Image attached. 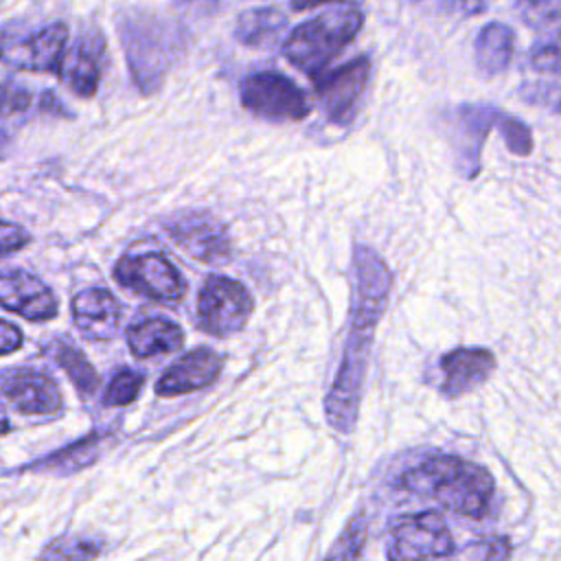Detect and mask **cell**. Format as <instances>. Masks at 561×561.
I'll list each match as a JSON object with an SVG mask.
<instances>
[{
    "label": "cell",
    "instance_id": "cell-1",
    "mask_svg": "<svg viewBox=\"0 0 561 561\" xmlns=\"http://www.w3.org/2000/svg\"><path fill=\"white\" fill-rule=\"evenodd\" d=\"M353 296L342 362L324 399V414L333 430L348 434L355 427L359 399L377 324L388 307L392 274L386 261L364 243L353 250Z\"/></svg>",
    "mask_w": 561,
    "mask_h": 561
},
{
    "label": "cell",
    "instance_id": "cell-2",
    "mask_svg": "<svg viewBox=\"0 0 561 561\" xmlns=\"http://www.w3.org/2000/svg\"><path fill=\"white\" fill-rule=\"evenodd\" d=\"M401 484L471 519H482L489 513L495 491L493 478L484 467L454 454L423 458L401 476Z\"/></svg>",
    "mask_w": 561,
    "mask_h": 561
},
{
    "label": "cell",
    "instance_id": "cell-3",
    "mask_svg": "<svg viewBox=\"0 0 561 561\" xmlns=\"http://www.w3.org/2000/svg\"><path fill=\"white\" fill-rule=\"evenodd\" d=\"M118 33L136 88L145 94L156 92L182 48L178 28L149 13H129L121 20Z\"/></svg>",
    "mask_w": 561,
    "mask_h": 561
},
{
    "label": "cell",
    "instance_id": "cell-4",
    "mask_svg": "<svg viewBox=\"0 0 561 561\" xmlns=\"http://www.w3.org/2000/svg\"><path fill=\"white\" fill-rule=\"evenodd\" d=\"M364 13L355 7L324 11L298 24L283 44L285 59L318 79L327 66L355 39L362 31Z\"/></svg>",
    "mask_w": 561,
    "mask_h": 561
},
{
    "label": "cell",
    "instance_id": "cell-5",
    "mask_svg": "<svg viewBox=\"0 0 561 561\" xmlns=\"http://www.w3.org/2000/svg\"><path fill=\"white\" fill-rule=\"evenodd\" d=\"M239 96L248 112L274 123L302 121L311 112L307 94L291 79L274 70L248 75L239 85Z\"/></svg>",
    "mask_w": 561,
    "mask_h": 561
},
{
    "label": "cell",
    "instance_id": "cell-6",
    "mask_svg": "<svg viewBox=\"0 0 561 561\" xmlns=\"http://www.w3.org/2000/svg\"><path fill=\"white\" fill-rule=\"evenodd\" d=\"M454 548V537L438 513H405L392 522L388 561H436Z\"/></svg>",
    "mask_w": 561,
    "mask_h": 561
},
{
    "label": "cell",
    "instance_id": "cell-7",
    "mask_svg": "<svg viewBox=\"0 0 561 561\" xmlns=\"http://www.w3.org/2000/svg\"><path fill=\"white\" fill-rule=\"evenodd\" d=\"M254 309L250 291L234 278L208 276L197 296V320L199 327L215 335L228 337L241 331Z\"/></svg>",
    "mask_w": 561,
    "mask_h": 561
},
{
    "label": "cell",
    "instance_id": "cell-8",
    "mask_svg": "<svg viewBox=\"0 0 561 561\" xmlns=\"http://www.w3.org/2000/svg\"><path fill=\"white\" fill-rule=\"evenodd\" d=\"M114 280L160 305H175L186 294V280L180 270L156 252L123 256L114 265Z\"/></svg>",
    "mask_w": 561,
    "mask_h": 561
},
{
    "label": "cell",
    "instance_id": "cell-9",
    "mask_svg": "<svg viewBox=\"0 0 561 561\" xmlns=\"http://www.w3.org/2000/svg\"><path fill=\"white\" fill-rule=\"evenodd\" d=\"M370 70L368 57H355L316 79V94L331 123L348 125L355 118L370 81Z\"/></svg>",
    "mask_w": 561,
    "mask_h": 561
},
{
    "label": "cell",
    "instance_id": "cell-10",
    "mask_svg": "<svg viewBox=\"0 0 561 561\" xmlns=\"http://www.w3.org/2000/svg\"><path fill=\"white\" fill-rule=\"evenodd\" d=\"M169 237L188 256L204 263H224L230 256V239L226 226L210 213L184 210L164 224Z\"/></svg>",
    "mask_w": 561,
    "mask_h": 561
},
{
    "label": "cell",
    "instance_id": "cell-11",
    "mask_svg": "<svg viewBox=\"0 0 561 561\" xmlns=\"http://www.w3.org/2000/svg\"><path fill=\"white\" fill-rule=\"evenodd\" d=\"M68 28L57 22L42 28L35 35H4L0 42V59L18 70L33 72H59L66 53Z\"/></svg>",
    "mask_w": 561,
    "mask_h": 561
},
{
    "label": "cell",
    "instance_id": "cell-12",
    "mask_svg": "<svg viewBox=\"0 0 561 561\" xmlns=\"http://www.w3.org/2000/svg\"><path fill=\"white\" fill-rule=\"evenodd\" d=\"M500 114L502 110L489 103H465L449 112L456 164L465 178L478 175L482 142L489 129L497 123Z\"/></svg>",
    "mask_w": 561,
    "mask_h": 561
},
{
    "label": "cell",
    "instance_id": "cell-13",
    "mask_svg": "<svg viewBox=\"0 0 561 561\" xmlns=\"http://www.w3.org/2000/svg\"><path fill=\"white\" fill-rule=\"evenodd\" d=\"M0 307L37 322L57 316V298L53 291L24 270L0 272Z\"/></svg>",
    "mask_w": 561,
    "mask_h": 561
},
{
    "label": "cell",
    "instance_id": "cell-14",
    "mask_svg": "<svg viewBox=\"0 0 561 561\" xmlns=\"http://www.w3.org/2000/svg\"><path fill=\"white\" fill-rule=\"evenodd\" d=\"M224 368L221 355H217L213 348L199 346L184 357H180L175 364H171L164 375L156 383V392L160 397H178L193 390H202L213 386Z\"/></svg>",
    "mask_w": 561,
    "mask_h": 561
},
{
    "label": "cell",
    "instance_id": "cell-15",
    "mask_svg": "<svg viewBox=\"0 0 561 561\" xmlns=\"http://www.w3.org/2000/svg\"><path fill=\"white\" fill-rule=\"evenodd\" d=\"M2 392L24 414H55L61 410V390L53 377L33 368H18L2 377Z\"/></svg>",
    "mask_w": 561,
    "mask_h": 561
},
{
    "label": "cell",
    "instance_id": "cell-16",
    "mask_svg": "<svg viewBox=\"0 0 561 561\" xmlns=\"http://www.w3.org/2000/svg\"><path fill=\"white\" fill-rule=\"evenodd\" d=\"M495 368V355L482 346H460L440 357L445 397L456 399L482 386Z\"/></svg>",
    "mask_w": 561,
    "mask_h": 561
},
{
    "label": "cell",
    "instance_id": "cell-17",
    "mask_svg": "<svg viewBox=\"0 0 561 561\" xmlns=\"http://www.w3.org/2000/svg\"><path fill=\"white\" fill-rule=\"evenodd\" d=\"M103 53H105V44L99 33L81 35L72 44V48L64 53L57 75L77 96H83V99L94 96L101 81Z\"/></svg>",
    "mask_w": 561,
    "mask_h": 561
},
{
    "label": "cell",
    "instance_id": "cell-18",
    "mask_svg": "<svg viewBox=\"0 0 561 561\" xmlns=\"http://www.w3.org/2000/svg\"><path fill=\"white\" fill-rule=\"evenodd\" d=\"M121 302L107 289H83L72 298V318L88 340H112L121 329Z\"/></svg>",
    "mask_w": 561,
    "mask_h": 561
},
{
    "label": "cell",
    "instance_id": "cell-19",
    "mask_svg": "<svg viewBox=\"0 0 561 561\" xmlns=\"http://www.w3.org/2000/svg\"><path fill=\"white\" fill-rule=\"evenodd\" d=\"M127 344L134 357L147 359L178 351L184 344V333L167 318H147L127 329Z\"/></svg>",
    "mask_w": 561,
    "mask_h": 561
},
{
    "label": "cell",
    "instance_id": "cell-20",
    "mask_svg": "<svg viewBox=\"0 0 561 561\" xmlns=\"http://www.w3.org/2000/svg\"><path fill=\"white\" fill-rule=\"evenodd\" d=\"M515 50V33L504 22H489L476 37V64L484 75H500L508 68Z\"/></svg>",
    "mask_w": 561,
    "mask_h": 561
},
{
    "label": "cell",
    "instance_id": "cell-21",
    "mask_svg": "<svg viewBox=\"0 0 561 561\" xmlns=\"http://www.w3.org/2000/svg\"><path fill=\"white\" fill-rule=\"evenodd\" d=\"M287 26V15L276 7L248 9L237 18L234 37L252 48L272 46Z\"/></svg>",
    "mask_w": 561,
    "mask_h": 561
},
{
    "label": "cell",
    "instance_id": "cell-22",
    "mask_svg": "<svg viewBox=\"0 0 561 561\" xmlns=\"http://www.w3.org/2000/svg\"><path fill=\"white\" fill-rule=\"evenodd\" d=\"M31 94L15 83H0V158L11 149L13 136L28 118Z\"/></svg>",
    "mask_w": 561,
    "mask_h": 561
},
{
    "label": "cell",
    "instance_id": "cell-23",
    "mask_svg": "<svg viewBox=\"0 0 561 561\" xmlns=\"http://www.w3.org/2000/svg\"><path fill=\"white\" fill-rule=\"evenodd\" d=\"M101 443H103L101 434H90L83 440H79L70 447H64L61 451L53 454L50 458H46L42 462L31 465V467L33 469H55V471H79L99 458Z\"/></svg>",
    "mask_w": 561,
    "mask_h": 561
},
{
    "label": "cell",
    "instance_id": "cell-24",
    "mask_svg": "<svg viewBox=\"0 0 561 561\" xmlns=\"http://www.w3.org/2000/svg\"><path fill=\"white\" fill-rule=\"evenodd\" d=\"M55 359L57 364L66 370V375L70 377V381L75 383V388L83 394H92L101 379H99V373L92 368V364L85 359V355L68 344V342H57L55 344Z\"/></svg>",
    "mask_w": 561,
    "mask_h": 561
},
{
    "label": "cell",
    "instance_id": "cell-25",
    "mask_svg": "<svg viewBox=\"0 0 561 561\" xmlns=\"http://www.w3.org/2000/svg\"><path fill=\"white\" fill-rule=\"evenodd\" d=\"M528 66L539 75H561V26L546 31L533 42Z\"/></svg>",
    "mask_w": 561,
    "mask_h": 561
},
{
    "label": "cell",
    "instance_id": "cell-26",
    "mask_svg": "<svg viewBox=\"0 0 561 561\" xmlns=\"http://www.w3.org/2000/svg\"><path fill=\"white\" fill-rule=\"evenodd\" d=\"M366 533H368V524L364 513L353 515L346 528L335 539V543L329 548L324 561H359L366 543Z\"/></svg>",
    "mask_w": 561,
    "mask_h": 561
},
{
    "label": "cell",
    "instance_id": "cell-27",
    "mask_svg": "<svg viewBox=\"0 0 561 561\" xmlns=\"http://www.w3.org/2000/svg\"><path fill=\"white\" fill-rule=\"evenodd\" d=\"M517 18L533 26L543 28L561 20V0H511Z\"/></svg>",
    "mask_w": 561,
    "mask_h": 561
},
{
    "label": "cell",
    "instance_id": "cell-28",
    "mask_svg": "<svg viewBox=\"0 0 561 561\" xmlns=\"http://www.w3.org/2000/svg\"><path fill=\"white\" fill-rule=\"evenodd\" d=\"M101 546L90 539H57L46 546L42 561H92L99 557Z\"/></svg>",
    "mask_w": 561,
    "mask_h": 561
},
{
    "label": "cell",
    "instance_id": "cell-29",
    "mask_svg": "<svg viewBox=\"0 0 561 561\" xmlns=\"http://www.w3.org/2000/svg\"><path fill=\"white\" fill-rule=\"evenodd\" d=\"M142 383H145V377L140 373L123 368L112 377V381L103 394V403L112 405V408L129 405L138 397Z\"/></svg>",
    "mask_w": 561,
    "mask_h": 561
},
{
    "label": "cell",
    "instance_id": "cell-30",
    "mask_svg": "<svg viewBox=\"0 0 561 561\" xmlns=\"http://www.w3.org/2000/svg\"><path fill=\"white\" fill-rule=\"evenodd\" d=\"M495 125H497V129H500V134H502V138H504V145L508 147L511 153H515V156H528V153L533 151L535 140H533L530 127H528L524 121H519V118H515V116L502 112Z\"/></svg>",
    "mask_w": 561,
    "mask_h": 561
},
{
    "label": "cell",
    "instance_id": "cell-31",
    "mask_svg": "<svg viewBox=\"0 0 561 561\" xmlns=\"http://www.w3.org/2000/svg\"><path fill=\"white\" fill-rule=\"evenodd\" d=\"M522 101L528 105L561 114V81H535L519 88Z\"/></svg>",
    "mask_w": 561,
    "mask_h": 561
},
{
    "label": "cell",
    "instance_id": "cell-32",
    "mask_svg": "<svg viewBox=\"0 0 561 561\" xmlns=\"http://www.w3.org/2000/svg\"><path fill=\"white\" fill-rule=\"evenodd\" d=\"M28 241L31 234L22 226L0 219V256L22 250L24 245H28Z\"/></svg>",
    "mask_w": 561,
    "mask_h": 561
},
{
    "label": "cell",
    "instance_id": "cell-33",
    "mask_svg": "<svg viewBox=\"0 0 561 561\" xmlns=\"http://www.w3.org/2000/svg\"><path fill=\"white\" fill-rule=\"evenodd\" d=\"M434 9L456 18H473L486 11L484 0H434Z\"/></svg>",
    "mask_w": 561,
    "mask_h": 561
},
{
    "label": "cell",
    "instance_id": "cell-34",
    "mask_svg": "<svg viewBox=\"0 0 561 561\" xmlns=\"http://www.w3.org/2000/svg\"><path fill=\"white\" fill-rule=\"evenodd\" d=\"M20 346H22V331L11 322L0 320V355H9Z\"/></svg>",
    "mask_w": 561,
    "mask_h": 561
},
{
    "label": "cell",
    "instance_id": "cell-35",
    "mask_svg": "<svg viewBox=\"0 0 561 561\" xmlns=\"http://www.w3.org/2000/svg\"><path fill=\"white\" fill-rule=\"evenodd\" d=\"M180 2H184L188 9H195V11H213L219 0H180Z\"/></svg>",
    "mask_w": 561,
    "mask_h": 561
},
{
    "label": "cell",
    "instance_id": "cell-36",
    "mask_svg": "<svg viewBox=\"0 0 561 561\" xmlns=\"http://www.w3.org/2000/svg\"><path fill=\"white\" fill-rule=\"evenodd\" d=\"M327 2H340V0H291V7L296 11H302V9H313V7L327 4Z\"/></svg>",
    "mask_w": 561,
    "mask_h": 561
},
{
    "label": "cell",
    "instance_id": "cell-37",
    "mask_svg": "<svg viewBox=\"0 0 561 561\" xmlns=\"http://www.w3.org/2000/svg\"><path fill=\"white\" fill-rule=\"evenodd\" d=\"M9 430V423H7V419L0 414V432H7Z\"/></svg>",
    "mask_w": 561,
    "mask_h": 561
},
{
    "label": "cell",
    "instance_id": "cell-38",
    "mask_svg": "<svg viewBox=\"0 0 561 561\" xmlns=\"http://www.w3.org/2000/svg\"><path fill=\"white\" fill-rule=\"evenodd\" d=\"M408 2H414V4H421V2H425V0H408Z\"/></svg>",
    "mask_w": 561,
    "mask_h": 561
}]
</instances>
